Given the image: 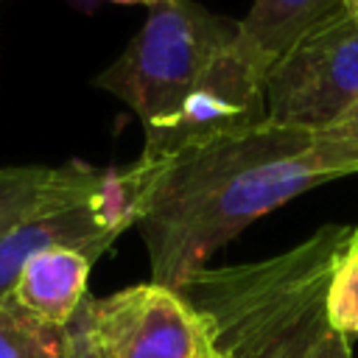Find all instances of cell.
Listing matches in <instances>:
<instances>
[{
  "instance_id": "6da1fadb",
  "label": "cell",
  "mask_w": 358,
  "mask_h": 358,
  "mask_svg": "<svg viewBox=\"0 0 358 358\" xmlns=\"http://www.w3.org/2000/svg\"><path fill=\"white\" fill-rule=\"evenodd\" d=\"M137 218L151 282L179 288L260 215L299 193L358 173V140L271 120L145 165Z\"/></svg>"
},
{
  "instance_id": "7a4b0ae2",
  "label": "cell",
  "mask_w": 358,
  "mask_h": 358,
  "mask_svg": "<svg viewBox=\"0 0 358 358\" xmlns=\"http://www.w3.org/2000/svg\"><path fill=\"white\" fill-rule=\"evenodd\" d=\"M350 232L324 224L274 257L204 266L176 291L210 322L224 358H310L333 333L327 294Z\"/></svg>"
},
{
  "instance_id": "3957f363",
  "label": "cell",
  "mask_w": 358,
  "mask_h": 358,
  "mask_svg": "<svg viewBox=\"0 0 358 358\" xmlns=\"http://www.w3.org/2000/svg\"><path fill=\"white\" fill-rule=\"evenodd\" d=\"M235 36L238 22L193 0H162L148 8L143 28L95 84L120 98L140 117L145 143H154Z\"/></svg>"
},
{
  "instance_id": "277c9868",
  "label": "cell",
  "mask_w": 358,
  "mask_h": 358,
  "mask_svg": "<svg viewBox=\"0 0 358 358\" xmlns=\"http://www.w3.org/2000/svg\"><path fill=\"white\" fill-rule=\"evenodd\" d=\"M145 196V171L90 168L70 159L59 165L53 193L8 232L0 235V302L14 288L20 268L36 252L67 246L84 252L92 263L140 218Z\"/></svg>"
},
{
  "instance_id": "5b68a950",
  "label": "cell",
  "mask_w": 358,
  "mask_h": 358,
  "mask_svg": "<svg viewBox=\"0 0 358 358\" xmlns=\"http://www.w3.org/2000/svg\"><path fill=\"white\" fill-rule=\"evenodd\" d=\"M358 106V22L333 11L266 76V112L277 126L330 131Z\"/></svg>"
},
{
  "instance_id": "8992f818",
  "label": "cell",
  "mask_w": 358,
  "mask_h": 358,
  "mask_svg": "<svg viewBox=\"0 0 358 358\" xmlns=\"http://www.w3.org/2000/svg\"><path fill=\"white\" fill-rule=\"evenodd\" d=\"M76 324L92 358H224L210 322L159 282L87 296Z\"/></svg>"
},
{
  "instance_id": "52a82bcc",
  "label": "cell",
  "mask_w": 358,
  "mask_h": 358,
  "mask_svg": "<svg viewBox=\"0 0 358 358\" xmlns=\"http://www.w3.org/2000/svg\"><path fill=\"white\" fill-rule=\"evenodd\" d=\"M90 268L92 260L78 249L53 246L36 252L20 268L8 299L42 324L64 330L87 299Z\"/></svg>"
},
{
  "instance_id": "ba28073f",
  "label": "cell",
  "mask_w": 358,
  "mask_h": 358,
  "mask_svg": "<svg viewBox=\"0 0 358 358\" xmlns=\"http://www.w3.org/2000/svg\"><path fill=\"white\" fill-rule=\"evenodd\" d=\"M338 8L341 0H252L238 22V45L268 76L280 56Z\"/></svg>"
},
{
  "instance_id": "9c48e42d",
  "label": "cell",
  "mask_w": 358,
  "mask_h": 358,
  "mask_svg": "<svg viewBox=\"0 0 358 358\" xmlns=\"http://www.w3.org/2000/svg\"><path fill=\"white\" fill-rule=\"evenodd\" d=\"M67 327H50L8 296L0 302V358H67Z\"/></svg>"
},
{
  "instance_id": "30bf717a",
  "label": "cell",
  "mask_w": 358,
  "mask_h": 358,
  "mask_svg": "<svg viewBox=\"0 0 358 358\" xmlns=\"http://www.w3.org/2000/svg\"><path fill=\"white\" fill-rule=\"evenodd\" d=\"M59 168L6 165L0 168V235L34 213L56 187Z\"/></svg>"
},
{
  "instance_id": "8fae6325",
  "label": "cell",
  "mask_w": 358,
  "mask_h": 358,
  "mask_svg": "<svg viewBox=\"0 0 358 358\" xmlns=\"http://www.w3.org/2000/svg\"><path fill=\"white\" fill-rule=\"evenodd\" d=\"M327 316L330 327L341 336H358V227H352L327 294Z\"/></svg>"
},
{
  "instance_id": "7c38bea8",
  "label": "cell",
  "mask_w": 358,
  "mask_h": 358,
  "mask_svg": "<svg viewBox=\"0 0 358 358\" xmlns=\"http://www.w3.org/2000/svg\"><path fill=\"white\" fill-rule=\"evenodd\" d=\"M310 358H352V350H350V338L341 336V333H330L322 338V344L313 350Z\"/></svg>"
},
{
  "instance_id": "4fadbf2b",
  "label": "cell",
  "mask_w": 358,
  "mask_h": 358,
  "mask_svg": "<svg viewBox=\"0 0 358 358\" xmlns=\"http://www.w3.org/2000/svg\"><path fill=\"white\" fill-rule=\"evenodd\" d=\"M67 338H70L67 358H92V352H90V347H87V341H84V336H81V330H78L76 319L67 324Z\"/></svg>"
},
{
  "instance_id": "5bb4252c",
  "label": "cell",
  "mask_w": 358,
  "mask_h": 358,
  "mask_svg": "<svg viewBox=\"0 0 358 358\" xmlns=\"http://www.w3.org/2000/svg\"><path fill=\"white\" fill-rule=\"evenodd\" d=\"M330 134H338V137H352V140H358V106L341 120V123H336L333 129H330Z\"/></svg>"
},
{
  "instance_id": "9a60e30c",
  "label": "cell",
  "mask_w": 358,
  "mask_h": 358,
  "mask_svg": "<svg viewBox=\"0 0 358 358\" xmlns=\"http://www.w3.org/2000/svg\"><path fill=\"white\" fill-rule=\"evenodd\" d=\"M341 6H344V11L358 22V0H341Z\"/></svg>"
},
{
  "instance_id": "2e32d148",
  "label": "cell",
  "mask_w": 358,
  "mask_h": 358,
  "mask_svg": "<svg viewBox=\"0 0 358 358\" xmlns=\"http://www.w3.org/2000/svg\"><path fill=\"white\" fill-rule=\"evenodd\" d=\"M112 3H120V6H134V3H140V6H157V3H162V0H112Z\"/></svg>"
}]
</instances>
